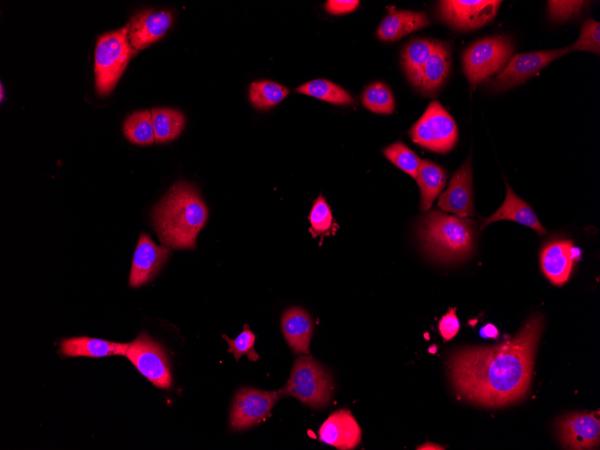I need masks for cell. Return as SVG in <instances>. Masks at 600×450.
Returning a JSON list of instances; mask_svg holds the SVG:
<instances>
[{
  "mask_svg": "<svg viewBox=\"0 0 600 450\" xmlns=\"http://www.w3.org/2000/svg\"><path fill=\"white\" fill-rule=\"evenodd\" d=\"M172 22L167 11L147 9L136 13L128 23V40L131 46L139 50L159 40Z\"/></svg>",
  "mask_w": 600,
  "mask_h": 450,
  "instance_id": "cell-15",
  "label": "cell"
},
{
  "mask_svg": "<svg viewBox=\"0 0 600 450\" xmlns=\"http://www.w3.org/2000/svg\"><path fill=\"white\" fill-rule=\"evenodd\" d=\"M587 1H548V13L552 21L563 22L580 13L588 4Z\"/></svg>",
  "mask_w": 600,
  "mask_h": 450,
  "instance_id": "cell-34",
  "label": "cell"
},
{
  "mask_svg": "<svg viewBox=\"0 0 600 450\" xmlns=\"http://www.w3.org/2000/svg\"><path fill=\"white\" fill-rule=\"evenodd\" d=\"M579 254L571 241L550 243L541 254L543 271L552 284L563 285L569 279L573 261Z\"/></svg>",
  "mask_w": 600,
  "mask_h": 450,
  "instance_id": "cell-17",
  "label": "cell"
},
{
  "mask_svg": "<svg viewBox=\"0 0 600 450\" xmlns=\"http://www.w3.org/2000/svg\"><path fill=\"white\" fill-rule=\"evenodd\" d=\"M570 51L569 47L514 55L492 80L494 90L502 91L518 85L536 75L553 60Z\"/></svg>",
  "mask_w": 600,
  "mask_h": 450,
  "instance_id": "cell-11",
  "label": "cell"
},
{
  "mask_svg": "<svg viewBox=\"0 0 600 450\" xmlns=\"http://www.w3.org/2000/svg\"><path fill=\"white\" fill-rule=\"evenodd\" d=\"M574 51H589L600 53V24L597 21L587 19L580 31L578 39L569 47Z\"/></svg>",
  "mask_w": 600,
  "mask_h": 450,
  "instance_id": "cell-33",
  "label": "cell"
},
{
  "mask_svg": "<svg viewBox=\"0 0 600 450\" xmlns=\"http://www.w3.org/2000/svg\"><path fill=\"white\" fill-rule=\"evenodd\" d=\"M207 217V207L198 190L185 181L173 185L152 211L160 242L172 249H195L197 235Z\"/></svg>",
  "mask_w": 600,
  "mask_h": 450,
  "instance_id": "cell-2",
  "label": "cell"
},
{
  "mask_svg": "<svg viewBox=\"0 0 600 450\" xmlns=\"http://www.w3.org/2000/svg\"><path fill=\"white\" fill-rule=\"evenodd\" d=\"M436 40L416 39L410 41L401 51V65L409 81L418 89L422 70L431 55Z\"/></svg>",
  "mask_w": 600,
  "mask_h": 450,
  "instance_id": "cell-23",
  "label": "cell"
},
{
  "mask_svg": "<svg viewBox=\"0 0 600 450\" xmlns=\"http://www.w3.org/2000/svg\"><path fill=\"white\" fill-rule=\"evenodd\" d=\"M154 138L157 143L175 139L182 131L185 118L181 111L169 108H154L151 110Z\"/></svg>",
  "mask_w": 600,
  "mask_h": 450,
  "instance_id": "cell-25",
  "label": "cell"
},
{
  "mask_svg": "<svg viewBox=\"0 0 600 450\" xmlns=\"http://www.w3.org/2000/svg\"><path fill=\"white\" fill-rule=\"evenodd\" d=\"M438 329L441 336L446 341L451 340L458 333L460 323L454 308H450L449 311L442 316L438 322Z\"/></svg>",
  "mask_w": 600,
  "mask_h": 450,
  "instance_id": "cell-35",
  "label": "cell"
},
{
  "mask_svg": "<svg viewBox=\"0 0 600 450\" xmlns=\"http://www.w3.org/2000/svg\"><path fill=\"white\" fill-rule=\"evenodd\" d=\"M287 88L272 81H258L250 88V100L258 109L267 110L279 103L287 94Z\"/></svg>",
  "mask_w": 600,
  "mask_h": 450,
  "instance_id": "cell-28",
  "label": "cell"
},
{
  "mask_svg": "<svg viewBox=\"0 0 600 450\" xmlns=\"http://www.w3.org/2000/svg\"><path fill=\"white\" fill-rule=\"evenodd\" d=\"M333 382L328 370L309 355L296 358L290 376L278 391L313 409L324 408L331 401Z\"/></svg>",
  "mask_w": 600,
  "mask_h": 450,
  "instance_id": "cell-4",
  "label": "cell"
},
{
  "mask_svg": "<svg viewBox=\"0 0 600 450\" xmlns=\"http://www.w3.org/2000/svg\"><path fill=\"white\" fill-rule=\"evenodd\" d=\"M222 337L229 346L228 352L234 354L236 361H238L242 356H246L251 362H255L259 359L260 356L254 349L256 336L250 330L248 324L244 325L243 331L234 340L228 338L226 335H223Z\"/></svg>",
  "mask_w": 600,
  "mask_h": 450,
  "instance_id": "cell-32",
  "label": "cell"
},
{
  "mask_svg": "<svg viewBox=\"0 0 600 450\" xmlns=\"http://www.w3.org/2000/svg\"><path fill=\"white\" fill-rule=\"evenodd\" d=\"M429 24L424 12L394 11L383 19L376 32L380 40L394 41Z\"/></svg>",
  "mask_w": 600,
  "mask_h": 450,
  "instance_id": "cell-21",
  "label": "cell"
},
{
  "mask_svg": "<svg viewBox=\"0 0 600 450\" xmlns=\"http://www.w3.org/2000/svg\"><path fill=\"white\" fill-rule=\"evenodd\" d=\"M171 254L170 248L159 246L141 233L134 251L129 286L137 287L151 281L162 269Z\"/></svg>",
  "mask_w": 600,
  "mask_h": 450,
  "instance_id": "cell-12",
  "label": "cell"
},
{
  "mask_svg": "<svg viewBox=\"0 0 600 450\" xmlns=\"http://www.w3.org/2000/svg\"><path fill=\"white\" fill-rule=\"evenodd\" d=\"M123 129L126 137L134 144L146 146L155 141L150 110L132 113L126 119Z\"/></svg>",
  "mask_w": 600,
  "mask_h": 450,
  "instance_id": "cell-27",
  "label": "cell"
},
{
  "mask_svg": "<svg viewBox=\"0 0 600 450\" xmlns=\"http://www.w3.org/2000/svg\"><path fill=\"white\" fill-rule=\"evenodd\" d=\"M364 106L379 114H390L394 110V99L390 88L382 82L369 84L361 96Z\"/></svg>",
  "mask_w": 600,
  "mask_h": 450,
  "instance_id": "cell-29",
  "label": "cell"
},
{
  "mask_svg": "<svg viewBox=\"0 0 600 450\" xmlns=\"http://www.w3.org/2000/svg\"><path fill=\"white\" fill-rule=\"evenodd\" d=\"M437 206L462 218L474 214L470 156L453 175L447 190L440 195Z\"/></svg>",
  "mask_w": 600,
  "mask_h": 450,
  "instance_id": "cell-13",
  "label": "cell"
},
{
  "mask_svg": "<svg viewBox=\"0 0 600 450\" xmlns=\"http://www.w3.org/2000/svg\"><path fill=\"white\" fill-rule=\"evenodd\" d=\"M542 327V317L536 315L512 340L453 353L448 369L455 390L466 400L486 407H500L524 398Z\"/></svg>",
  "mask_w": 600,
  "mask_h": 450,
  "instance_id": "cell-1",
  "label": "cell"
},
{
  "mask_svg": "<svg viewBox=\"0 0 600 450\" xmlns=\"http://www.w3.org/2000/svg\"><path fill=\"white\" fill-rule=\"evenodd\" d=\"M501 3L494 0L439 1L437 13L450 26L460 31H471L490 22Z\"/></svg>",
  "mask_w": 600,
  "mask_h": 450,
  "instance_id": "cell-10",
  "label": "cell"
},
{
  "mask_svg": "<svg viewBox=\"0 0 600 450\" xmlns=\"http://www.w3.org/2000/svg\"><path fill=\"white\" fill-rule=\"evenodd\" d=\"M475 223L438 210L428 213L419 226V240L426 252L444 262L459 260L473 246Z\"/></svg>",
  "mask_w": 600,
  "mask_h": 450,
  "instance_id": "cell-3",
  "label": "cell"
},
{
  "mask_svg": "<svg viewBox=\"0 0 600 450\" xmlns=\"http://www.w3.org/2000/svg\"><path fill=\"white\" fill-rule=\"evenodd\" d=\"M296 91L333 104H351L354 101L345 89L325 79L307 82L298 86Z\"/></svg>",
  "mask_w": 600,
  "mask_h": 450,
  "instance_id": "cell-26",
  "label": "cell"
},
{
  "mask_svg": "<svg viewBox=\"0 0 600 450\" xmlns=\"http://www.w3.org/2000/svg\"><path fill=\"white\" fill-rule=\"evenodd\" d=\"M450 62L449 45L436 40L434 49L422 70L418 90L424 95H434L446 81Z\"/></svg>",
  "mask_w": 600,
  "mask_h": 450,
  "instance_id": "cell-20",
  "label": "cell"
},
{
  "mask_svg": "<svg viewBox=\"0 0 600 450\" xmlns=\"http://www.w3.org/2000/svg\"><path fill=\"white\" fill-rule=\"evenodd\" d=\"M416 181L420 190L421 209L428 210L444 188L446 172L442 167L431 161L422 160Z\"/></svg>",
  "mask_w": 600,
  "mask_h": 450,
  "instance_id": "cell-24",
  "label": "cell"
},
{
  "mask_svg": "<svg viewBox=\"0 0 600 450\" xmlns=\"http://www.w3.org/2000/svg\"><path fill=\"white\" fill-rule=\"evenodd\" d=\"M514 52L512 41L503 36L479 40L463 54V72L475 85L505 67Z\"/></svg>",
  "mask_w": 600,
  "mask_h": 450,
  "instance_id": "cell-6",
  "label": "cell"
},
{
  "mask_svg": "<svg viewBox=\"0 0 600 450\" xmlns=\"http://www.w3.org/2000/svg\"><path fill=\"white\" fill-rule=\"evenodd\" d=\"M409 134L414 143L441 154L449 152L458 139L454 119L437 101L428 104Z\"/></svg>",
  "mask_w": 600,
  "mask_h": 450,
  "instance_id": "cell-7",
  "label": "cell"
},
{
  "mask_svg": "<svg viewBox=\"0 0 600 450\" xmlns=\"http://www.w3.org/2000/svg\"><path fill=\"white\" fill-rule=\"evenodd\" d=\"M384 154L399 169L416 179L421 160L402 142L388 146L384 149Z\"/></svg>",
  "mask_w": 600,
  "mask_h": 450,
  "instance_id": "cell-31",
  "label": "cell"
},
{
  "mask_svg": "<svg viewBox=\"0 0 600 450\" xmlns=\"http://www.w3.org/2000/svg\"><path fill=\"white\" fill-rule=\"evenodd\" d=\"M507 194L503 204L490 216L482 218L481 228L483 229L490 223L499 220H513L523 225L534 229L539 235L546 234V229L540 223L537 216L530 206L514 193L510 186L506 183Z\"/></svg>",
  "mask_w": 600,
  "mask_h": 450,
  "instance_id": "cell-19",
  "label": "cell"
},
{
  "mask_svg": "<svg viewBox=\"0 0 600 450\" xmlns=\"http://www.w3.org/2000/svg\"><path fill=\"white\" fill-rule=\"evenodd\" d=\"M154 386L168 389L172 383L171 367L163 348L146 332L132 342L125 355Z\"/></svg>",
  "mask_w": 600,
  "mask_h": 450,
  "instance_id": "cell-8",
  "label": "cell"
},
{
  "mask_svg": "<svg viewBox=\"0 0 600 450\" xmlns=\"http://www.w3.org/2000/svg\"><path fill=\"white\" fill-rule=\"evenodd\" d=\"M558 429L561 442L570 449H589L599 443L600 422L595 413L565 416Z\"/></svg>",
  "mask_w": 600,
  "mask_h": 450,
  "instance_id": "cell-14",
  "label": "cell"
},
{
  "mask_svg": "<svg viewBox=\"0 0 600 450\" xmlns=\"http://www.w3.org/2000/svg\"><path fill=\"white\" fill-rule=\"evenodd\" d=\"M0 97H1V101H2L3 98H4V88H3V84H1V86H0Z\"/></svg>",
  "mask_w": 600,
  "mask_h": 450,
  "instance_id": "cell-38",
  "label": "cell"
},
{
  "mask_svg": "<svg viewBox=\"0 0 600 450\" xmlns=\"http://www.w3.org/2000/svg\"><path fill=\"white\" fill-rule=\"evenodd\" d=\"M128 348V343L112 342L88 337L65 339L60 343V351L66 357L125 356Z\"/></svg>",
  "mask_w": 600,
  "mask_h": 450,
  "instance_id": "cell-22",
  "label": "cell"
},
{
  "mask_svg": "<svg viewBox=\"0 0 600 450\" xmlns=\"http://www.w3.org/2000/svg\"><path fill=\"white\" fill-rule=\"evenodd\" d=\"M309 220L313 237L320 235L322 239L326 235L335 234L338 228L337 224L333 221L331 208L322 195L314 201Z\"/></svg>",
  "mask_w": 600,
  "mask_h": 450,
  "instance_id": "cell-30",
  "label": "cell"
},
{
  "mask_svg": "<svg viewBox=\"0 0 600 450\" xmlns=\"http://www.w3.org/2000/svg\"><path fill=\"white\" fill-rule=\"evenodd\" d=\"M281 329L295 355H309V344L313 332L310 314L301 307H290L281 317Z\"/></svg>",
  "mask_w": 600,
  "mask_h": 450,
  "instance_id": "cell-18",
  "label": "cell"
},
{
  "mask_svg": "<svg viewBox=\"0 0 600 450\" xmlns=\"http://www.w3.org/2000/svg\"><path fill=\"white\" fill-rule=\"evenodd\" d=\"M281 397L280 393L276 391L268 392L251 387L241 388L235 393L232 402L231 428L241 431L265 420Z\"/></svg>",
  "mask_w": 600,
  "mask_h": 450,
  "instance_id": "cell-9",
  "label": "cell"
},
{
  "mask_svg": "<svg viewBox=\"0 0 600 450\" xmlns=\"http://www.w3.org/2000/svg\"><path fill=\"white\" fill-rule=\"evenodd\" d=\"M319 438L338 449H354L361 441V428L348 410L332 412L319 428Z\"/></svg>",
  "mask_w": 600,
  "mask_h": 450,
  "instance_id": "cell-16",
  "label": "cell"
},
{
  "mask_svg": "<svg viewBox=\"0 0 600 450\" xmlns=\"http://www.w3.org/2000/svg\"><path fill=\"white\" fill-rule=\"evenodd\" d=\"M358 4V0H329L325 4V9L331 14H344L353 12Z\"/></svg>",
  "mask_w": 600,
  "mask_h": 450,
  "instance_id": "cell-36",
  "label": "cell"
},
{
  "mask_svg": "<svg viewBox=\"0 0 600 450\" xmlns=\"http://www.w3.org/2000/svg\"><path fill=\"white\" fill-rule=\"evenodd\" d=\"M481 334L483 337L497 338L498 331L494 325L488 324L481 330Z\"/></svg>",
  "mask_w": 600,
  "mask_h": 450,
  "instance_id": "cell-37",
  "label": "cell"
},
{
  "mask_svg": "<svg viewBox=\"0 0 600 450\" xmlns=\"http://www.w3.org/2000/svg\"><path fill=\"white\" fill-rule=\"evenodd\" d=\"M136 54L137 50L128 40V24L98 39L94 61L98 93L108 94L114 88L129 59Z\"/></svg>",
  "mask_w": 600,
  "mask_h": 450,
  "instance_id": "cell-5",
  "label": "cell"
}]
</instances>
